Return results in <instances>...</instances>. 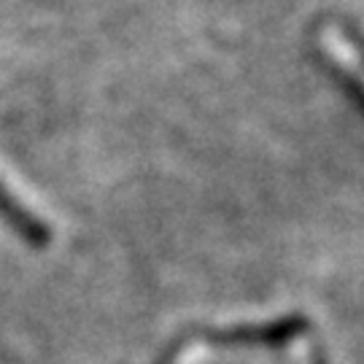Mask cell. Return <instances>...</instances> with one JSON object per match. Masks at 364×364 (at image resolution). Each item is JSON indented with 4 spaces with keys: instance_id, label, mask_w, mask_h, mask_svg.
Here are the masks:
<instances>
[{
    "instance_id": "cell-1",
    "label": "cell",
    "mask_w": 364,
    "mask_h": 364,
    "mask_svg": "<svg viewBox=\"0 0 364 364\" xmlns=\"http://www.w3.org/2000/svg\"><path fill=\"white\" fill-rule=\"evenodd\" d=\"M0 219L6 221L19 237H25L30 246H46V240L52 237V232H49L30 210L22 208V205L16 203V197H14L3 183H0Z\"/></svg>"
}]
</instances>
